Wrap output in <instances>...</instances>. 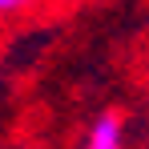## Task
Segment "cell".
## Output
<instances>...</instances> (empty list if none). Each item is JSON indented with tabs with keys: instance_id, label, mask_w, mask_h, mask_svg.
<instances>
[{
	"instance_id": "7a4b0ae2",
	"label": "cell",
	"mask_w": 149,
	"mask_h": 149,
	"mask_svg": "<svg viewBox=\"0 0 149 149\" xmlns=\"http://www.w3.org/2000/svg\"><path fill=\"white\" fill-rule=\"evenodd\" d=\"M32 4H36V0H0V16H16V12H24Z\"/></svg>"
},
{
	"instance_id": "6da1fadb",
	"label": "cell",
	"mask_w": 149,
	"mask_h": 149,
	"mask_svg": "<svg viewBox=\"0 0 149 149\" xmlns=\"http://www.w3.org/2000/svg\"><path fill=\"white\" fill-rule=\"evenodd\" d=\"M85 149H125V121L121 113H101L89 137H85Z\"/></svg>"
}]
</instances>
